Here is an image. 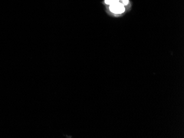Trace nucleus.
I'll return each instance as SVG.
<instances>
[{
    "label": "nucleus",
    "instance_id": "obj_1",
    "mask_svg": "<svg viewBox=\"0 0 184 138\" xmlns=\"http://www.w3.org/2000/svg\"><path fill=\"white\" fill-rule=\"evenodd\" d=\"M109 10L111 12L116 15H120L125 12V6L121 2H117L116 3L110 5Z\"/></svg>",
    "mask_w": 184,
    "mask_h": 138
},
{
    "label": "nucleus",
    "instance_id": "obj_2",
    "mask_svg": "<svg viewBox=\"0 0 184 138\" xmlns=\"http://www.w3.org/2000/svg\"><path fill=\"white\" fill-rule=\"evenodd\" d=\"M104 2L107 5H111L116 3L117 2H119L120 0H104Z\"/></svg>",
    "mask_w": 184,
    "mask_h": 138
},
{
    "label": "nucleus",
    "instance_id": "obj_3",
    "mask_svg": "<svg viewBox=\"0 0 184 138\" xmlns=\"http://www.w3.org/2000/svg\"><path fill=\"white\" fill-rule=\"evenodd\" d=\"M122 1V3L124 5V6H127L128 5L129 3V0H121Z\"/></svg>",
    "mask_w": 184,
    "mask_h": 138
}]
</instances>
